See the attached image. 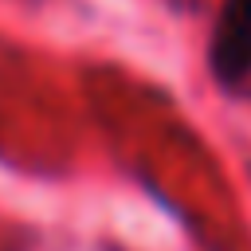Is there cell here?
<instances>
[{
  "mask_svg": "<svg viewBox=\"0 0 251 251\" xmlns=\"http://www.w3.org/2000/svg\"><path fill=\"white\" fill-rule=\"evenodd\" d=\"M208 63L216 82L227 90H239L251 78V0H224L212 31Z\"/></svg>",
  "mask_w": 251,
  "mask_h": 251,
  "instance_id": "cell-1",
  "label": "cell"
}]
</instances>
